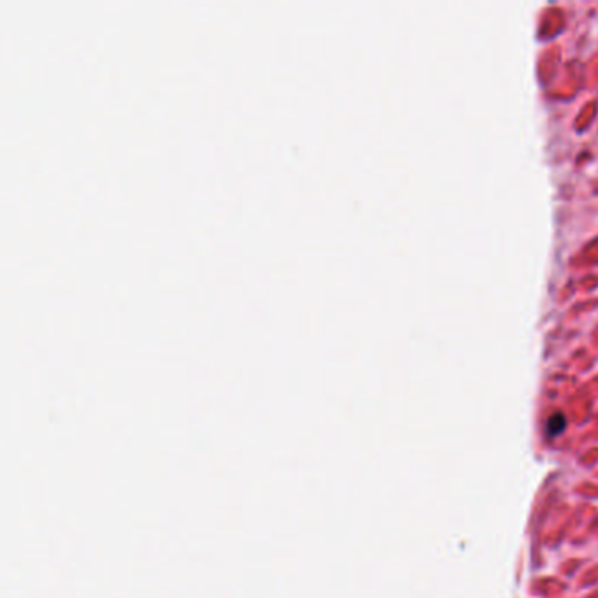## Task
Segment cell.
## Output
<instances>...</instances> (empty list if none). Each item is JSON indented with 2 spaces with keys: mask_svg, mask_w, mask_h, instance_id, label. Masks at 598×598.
<instances>
[{
  "mask_svg": "<svg viewBox=\"0 0 598 598\" xmlns=\"http://www.w3.org/2000/svg\"><path fill=\"white\" fill-rule=\"evenodd\" d=\"M561 418H563V416H561V414H554L553 418H551V421H549V428H551V432L558 433V432H561V430H563V426H565V419H561Z\"/></svg>",
  "mask_w": 598,
  "mask_h": 598,
  "instance_id": "6da1fadb",
  "label": "cell"
}]
</instances>
